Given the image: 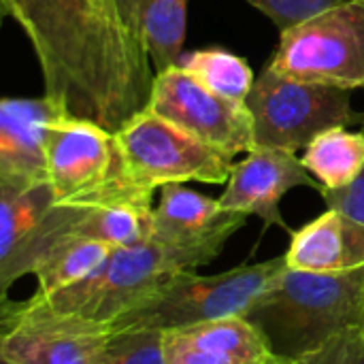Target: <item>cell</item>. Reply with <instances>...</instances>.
Wrapping results in <instances>:
<instances>
[{
	"label": "cell",
	"mask_w": 364,
	"mask_h": 364,
	"mask_svg": "<svg viewBox=\"0 0 364 364\" xmlns=\"http://www.w3.org/2000/svg\"><path fill=\"white\" fill-rule=\"evenodd\" d=\"M41 64L60 115L122 130L147 109L156 70L115 0H0Z\"/></svg>",
	"instance_id": "1"
},
{
	"label": "cell",
	"mask_w": 364,
	"mask_h": 364,
	"mask_svg": "<svg viewBox=\"0 0 364 364\" xmlns=\"http://www.w3.org/2000/svg\"><path fill=\"white\" fill-rule=\"evenodd\" d=\"M245 318L275 356L301 360L333 337L364 328V267L346 273L286 269Z\"/></svg>",
	"instance_id": "2"
},
{
	"label": "cell",
	"mask_w": 364,
	"mask_h": 364,
	"mask_svg": "<svg viewBox=\"0 0 364 364\" xmlns=\"http://www.w3.org/2000/svg\"><path fill=\"white\" fill-rule=\"evenodd\" d=\"M117 147V173L111 196L117 203L151 205L154 190L168 183H226L232 158L147 109L113 132Z\"/></svg>",
	"instance_id": "3"
},
{
	"label": "cell",
	"mask_w": 364,
	"mask_h": 364,
	"mask_svg": "<svg viewBox=\"0 0 364 364\" xmlns=\"http://www.w3.org/2000/svg\"><path fill=\"white\" fill-rule=\"evenodd\" d=\"M288 269L286 258L237 267L218 275L186 271L111 322V331H173L200 322L245 316Z\"/></svg>",
	"instance_id": "4"
},
{
	"label": "cell",
	"mask_w": 364,
	"mask_h": 364,
	"mask_svg": "<svg viewBox=\"0 0 364 364\" xmlns=\"http://www.w3.org/2000/svg\"><path fill=\"white\" fill-rule=\"evenodd\" d=\"M207 264L196 252L149 239L132 247H115L105 264L85 279L58 290L49 296H36L62 314H75L85 320L111 324L175 275Z\"/></svg>",
	"instance_id": "5"
},
{
	"label": "cell",
	"mask_w": 364,
	"mask_h": 364,
	"mask_svg": "<svg viewBox=\"0 0 364 364\" xmlns=\"http://www.w3.org/2000/svg\"><path fill=\"white\" fill-rule=\"evenodd\" d=\"M254 119V149H305L318 134L358 122L350 90L305 83L271 66L254 81L247 98Z\"/></svg>",
	"instance_id": "6"
},
{
	"label": "cell",
	"mask_w": 364,
	"mask_h": 364,
	"mask_svg": "<svg viewBox=\"0 0 364 364\" xmlns=\"http://www.w3.org/2000/svg\"><path fill=\"white\" fill-rule=\"evenodd\" d=\"M269 62L284 77L328 87L364 85V0H348L279 32Z\"/></svg>",
	"instance_id": "7"
},
{
	"label": "cell",
	"mask_w": 364,
	"mask_h": 364,
	"mask_svg": "<svg viewBox=\"0 0 364 364\" xmlns=\"http://www.w3.org/2000/svg\"><path fill=\"white\" fill-rule=\"evenodd\" d=\"M111 324L62 314L30 296L2 309L0 358L13 364H98Z\"/></svg>",
	"instance_id": "8"
},
{
	"label": "cell",
	"mask_w": 364,
	"mask_h": 364,
	"mask_svg": "<svg viewBox=\"0 0 364 364\" xmlns=\"http://www.w3.org/2000/svg\"><path fill=\"white\" fill-rule=\"evenodd\" d=\"M147 111L230 156L254 149L247 105L215 94L181 66L156 75Z\"/></svg>",
	"instance_id": "9"
},
{
	"label": "cell",
	"mask_w": 364,
	"mask_h": 364,
	"mask_svg": "<svg viewBox=\"0 0 364 364\" xmlns=\"http://www.w3.org/2000/svg\"><path fill=\"white\" fill-rule=\"evenodd\" d=\"M47 183L55 205L87 207L115 179L117 147L107 128L55 113L47 124Z\"/></svg>",
	"instance_id": "10"
},
{
	"label": "cell",
	"mask_w": 364,
	"mask_h": 364,
	"mask_svg": "<svg viewBox=\"0 0 364 364\" xmlns=\"http://www.w3.org/2000/svg\"><path fill=\"white\" fill-rule=\"evenodd\" d=\"M294 188L322 192V183L292 151L256 147L247 151L245 160L232 166L226 190L218 203L224 211L258 215L267 226H282L290 232L282 218L279 203Z\"/></svg>",
	"instance_id": "11"
},
{
	"label": "cell",
	"mask_w": 364,
	"mask_h": 364,
	"mask_svg": "<svg viewBox=\"0 0 364 364\" xmlns=\"http://www.w3.org/2000/svg\"><path fill=\"white\" fill-rule=\"evenodd\" d=\"M245 222V213L224 211L218 198L194 192L186 183H168L160 188V203L154 209V239L196 252L211 262Z\"/></svg>",
	"instance_id": "12"
},
{
	"label": "cell",
	"mask_w": 364,
	"mask_h": 364,
	"mask_svg": "<svg viewBox=\"0 0 364 364\" xmlns=\"http://www.w3.org/2000/svg\"><path fill=\"white\" fill-rule=\"evenodd\" d=\"M58 109L43 98L0 100V186L30 190L47 183V124Z\"/></svg>",
	"instance_id": "13"
},
{
	"label": "cell",
	"mask_w": 364,
	"mask_h": 364,
	"mask_svg": "<svg viewBox=\"0 0 364 364\" xmlns=\"http://www.w3.org/2000/svg\"><path fill=\"white\" fill-rule=\"evenodd\" d=\"M164 354L166 364H260L273 356L245 316L164 331Z\"/></svg>",
	"instance_id": "14"
},
{
	"label": "cell",
	"mask_w": 364,
	"mask_h": 364,
	"mask_svg": "<svg viewBox=\"0 0 364 364\" xmlns=\"http://www.w3.org/2000/svg\"><path fill=\"white\" fill-rule=\"evenodd\" d=\"M288 269L305 273H346L364 267V224L343 211L326 209L292 232L284 254Z\"/></svg>",
	"instance_id": "15"
},
{
	"label": "cell",
	"mask_w": 364,
	"mask_h": 364,
	"mask_svg": "<svg viewBox=\"0 0 364 364\" xmlns=\"http://www.w3.org/2000/svg\"><path fill=\"white\" fill-rule=\"evenodd\" d=\"M124 19L147 51L151 66L164 73L183 55L190 0H115Z\"/></svg>",
	"instance_id": "16"
},
{
	"label": "cell",
	"mask_w": 364,
	"mask_h": 364,
	"mask_svg": "<svg viewBox=\"0 0 364 364\" xmlns=\"http://www.w3.org/2000/svg\"><path fill=\"white\" fill-rule=\"evenodd\" d=\"M53 205L49 183L30 190L0 186V271L9 269L32 243Z\"/></svg>",
	"instance_id": "17"
},
{
	"label": "cell",
	"mask_w": 364,
	"mask_h": 364,
	"mask_svg": "<svg viewBox=\"0 0 364 364\" xmlns=\"http://www.w3.org/2000/svg\"><path fill=\"white\" fill-rule=\"evenodd\" d=\"M301 162L322 183V190H343L363 175L364 132L326 130L305 147Z\"/></svg>",
	"instance_id": "18"
},
{
	"label": "cell",
	"mask_w": 364,
	"mask_h": 364,
	"mask_svg": "<svg viewBox=\"0 0 364 364\" xmlns=\"http://www.w3.org/2000/svg\"><path fill=\"white\" fill-rule=\"evenodd\" d=\"M113 247L85 239L64 237L36 267L34 275L38 279L36 296H49L58 290H64L94 271H98Z\"/></svg>",
	"instance_id": "19"
},
{
	"label": "cell",
	"mask_w": 364,
	"mask_h": 364,
	"mask_svg": "<svg viewBox=\"0 0 364 364\" xmlns=\"http://www.w3.org/2000/svg\"><path fill=\"white\" fill-rule=\"evenodd\" d=\"M177 66L194 75L215 94L235 102H247L256 81L250 64L226 49H196L183 53Z\"/></svg>",
	"instance_id": "20"
},
{
	"label": "cell",
	"mask_w": 364,
	"mask_h": 364,
	"mask_svg": "<svg viewBox=\"0 0 364 364\" xmlns=\"http://www.w3.org/2000/svg\"><path fill=\"white\" fill-rule=\"evenodd\" d=\"M98 364H166L164 331L134 328L113 333Z\"/></svg>",
	"instance_id": "21"
},
{
	"label": "cell",
	"mask_w": 364,
	"mask_h": 364,
	"mask_svg": "<svg viewBox=\"0 0 364 364\" xmlns=\"http://www.w3.org/2000/svg\"><path fill=\"white\" fill-rule=\"evenodd\" d=\"M247 2L256 6L258 11H262L279 28V32H284L314 17L320 11L348 2V0H247Z\"/></svg>",
	"instance_id": "22"
},
{
	"label": "cell",
	"mask_w": 364,
	"mask_h": 364,
	"mask_svg": "<svg viewBox=\"0 0 364 364\" xmlns=\"http://www.w3.org/2000/svg\"><path fill=\"white\" fill-rule=\"evenodd\" d=\"M301 364H364V328L348 331L333 337L314 354L299 360Z\"/></svg>",
	"instance_id": "23"
},
{
	"label": "cell",
	"mask_w": 364,
	"mask_h": 364,
	"mask_svg": "<svg viewBox=\"0 0 364 364\" xmlns=\"http://www.w3.org/2000/svg\"><path fill=\"white\" fill-rule=\"evenodd\" d=\"M328 209H337L364 224V171L363 175L343 190H322L320 192Z\"/></svg>",
	"instance_id": "24"
},
{
	"label": "cell",
	"mask_w": 364,
	"mask_h": 364,
	"mask_svg": "<svg viewBox=\"0 0 364 364\" xmlns=\"http://www.w3.org/2000/svg\"><path fill=\"white\" fill-rule=\"evenodd\" d=\"M260 364H301L299 360H288V358H282V356H271V358H267L264 363H260Z\"/></svg>",
	"instance_id": "25"
},
{
	"label": "cell",
	"mask_w": 364,
	"mask_h": 364,
	"mask_svg": "<svg viewBox=\"0 0 364 364\" xmlns=\"http://www.w3.org/2000/svg\"><path fill=\"white\" fill-rule=\"evenodd\" d=\"M0 364H13V363H6V360H2V358H0Z\"/></svg>",
	"instance_id": "26"
},
{
	"label": "cell",
	"mask_w": 364,
	"mask_h": 364,
	"mask_svg": "<svg viewBox=\"0 0 364 364\" xmlns=\"http://www.w3.org/2000/svg\"><path fill=\"white\" fill-rule=\"evenodd\" d=\"M363 132H364V119H363Z\"/></svg>",
	"instance_id": "27"
}]
</instances>
